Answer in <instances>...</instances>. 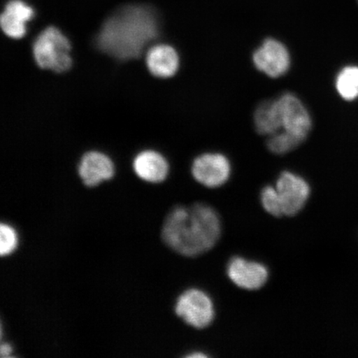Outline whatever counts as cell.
I'll use <instances>...</instances> for the list:
<instances>
[{"label": "cell", "instance_id": "cell-8", "mask_svg": "<svg viewBox=\"0 0 358 358\" xmlns=\"http://www.w3.org/2000/svg\"><path fill=\"white\" fill-rule=\"evenodd\" d=\"M231 166L229 159L220 153H205L196 158L192 173L196 181L208 187H221L229 179Z\"/></svg>", "mask_w": 358, "mask_h": 358}, {"label": "cell", "instance_id": "cell-19", "mask_svg": "<svg viewBox=\"0 0 358 358\" xmlns=\"http://www.w3.org/2000/svg\"><path fill=\"white\" fill-rule=\"evenodd\" d=\"M13 352V348L8 343H2L1 348H0V353H1L2 357H10L11 353Z\"/></svg>", "mask_w": 358, "mask_h": 358}, {"label": "cell", "instance_id": "cell-3", "mask_svg": "<svg viewBox=\"0 0 358 358\" xmlns=\"http://www.w3.org/2000/svg\"><path fill=\"white\" fill-rule=\"evenodd\" d=\"M70 50L69 40L55 27L45 29L34 44V55L37 64L41 69L59 73L69 70L73 64Z\"/></svg>", "mask_w": 358, "mask_h": 358}, {"label": "cell", "instance_id": "cell-16", "mask_svg": "<svg viewBox=\"0 0 358 358\" xmlns=\"http://www.w3.org/2000/svg\"><path fill=\"white\" fill-rule=\"evenodd\" d=\"M303 142L301 138L287 131H280L268 137L267 147L271 153L285 155L296 149Z\"/></svg>", "mask_w": 358, "mask_h": 358}, {"label": "cell", "instance_id": "cell-5", "mask_svg": "<svg viewBox=\"0 0 358 358\" xmlns=\"http://www.w3.org/2000/svg\"><path fill=\"white\" fill-rule=\"evenodd\" d=\"M278 105L281 131L306 140L312 129V118L306 106L292 93H285L276 99Z\"/></svg>", "mask_w": 358, "mask_h": 358}, {"label": "cell", "instance_id": "cell-4", "mask_svg": "<svg viewBox=\"0 0 358 358\" xmlns=\"http://www.w3.org/2000/svg\"><path fill=\"white\" fill-rule=\"evenodd\" d=\"M176 312L186 324L194 328H207L214 320L212 299L203 291L191 289L178 299Z\"/></svg>", "mask_w": 358, "mask_h": 358}, {"label": "cell", "instance_id": "cell-13", "mask_svg": "<svg viewBox=\"0 0 358 358\" xmlns=\"http://www.w3.org/2000/svg\"><path fill=\"white\" fill-rule=\"evenodd\" d=\"M137 176L150 182H160L166 178L169 164L166 159L154 151H145L138 155L134 162Z\"/></svg>", "mask_w": 358, "mask_h": 358}, {"label": "cell", "instance_id": "cell-17", "mask_svg": "<svg viewBox=\"0 0 358 358\" xmlns=\"http://www.w3.org/2000/svg\"><path fill=\"white\" fill-rule=\"evenodd\" d=\"M262 203L266 211L273 216H283L278 192L275 187L267 186L262 192Z\"/></svg>", "mask_w": 358, "mask_h": 358}, {"label": "cell", "instance_id": "cell-15", "mask_svg": "<svg viewBox=\"0 0 358 358\" xmlns=\"http://www.w3.org/2000/svg\"><path fill=\"white\" fill-rule=\"evenodd\" d=\"M335 87L343 100L358 99V66H344L335 79Z\"/></svg>", "mask_w": 358, "mask_h": 358}, {"label": "cell", "instance_id": "cell-12", "mask_svg": "<svg viewBox=\"0 0 358 358\" xmlns=\"http://www.w3.org/2000/svg\"><path fill=\"white\" fill-rule=\"evenodd\" d=\"M146 62L150 73L162 78L173 77L179 66V57L176 49L165 44L150 48L147 53Z\"/></svg>", "mask_w": 358, "mask_h": 358}, {"label": "cell", "instance_id": "cell-14", "mask_svg": "<svg viewBox=\"0 0 358 358\" xmlns=\"http://www.w3.org/2000/svg\"><path fill=\"white\" fill-rule=\"evenodd\" d=\"M254 124L257 131L270 137L281 131L280 116L276 100L261 103L255 111Z\"/></svg>", "mask_w": 358, "mask_h": 358}, {"label": "cell", "instance_id": "cell-10", "mask_svg": "<svg viewBox=\"0 0 358 358\" xmlns=\"http://www.w3.org/2000/svg\"><path fill=\"white\" fill-rule=\"evenodd\" d=\"M79 174L85 185L95 187L113 177L114 165L106 155L90 152L80 161Z\"/></svg>", "mask_w": 358, "mask_h": 358}, {"label": "cell", "instance_id": "cell-18", "mask_svg": "<svg viewBox=\"0 0 358 358\" xmlns=\"http://www.w3.org/2000/svg\"><path fill=\"white\" fill-rule=\"evenodd\" d=\"M17 245L16 231L8 224L0 226V255L8 256L13 252Z\"/></svg>", "mask_w": 358, "mask_h": 358}, {"label": "cell", "instance_id": "cell-1", "mask_svg": "<svg viewBox=\"0 0 358 358\" xmlns=\"http://www.w3.org/2000/svg\"><path fill=\"white\" fill-rule=\"evenodd\" d=\"M221 235V222L215 210L198 203L177 207L165 219L162 238L165 244L185 257H194L211 250Z\"/></svg>", "mask_w": 358, "mask_h": 358}, {"label": "cell", "instance_id": "cell-2", "mask_svg": "<svg viewBox=\"0 0 358 358\" xmlns=\"http://www.w3.org/2000/svg\"><path fill=\"white\" fill-rule=\"evenodd\" d=\"M158 34V21L150 8L127 6L105 22L98 35L97 46L116 59H133L141 55Z\"/></svg>", "mask_w": 358, "mask_h": 358}, {"label": "cell", "instance_id": "cell-6", "mask_svg": "<svg viewBox=\"0 0 358 358\" xmlns=\"http://www.w3.org/2000/svg\"><path fill=\"white\" fill-rule=\"evenodd\" d=\"M253 64L268 78H278L290 69V53L279 40L268 38L254 52Z\"/></svg>", "mask_w": 358, "mask_h": 358}, {"label": "cell", "instance_id": "cell-20", "mask_svg": "<svg viewBox=\"0 0 358 358\" xmlns=\"http://www.w3.org/2000/svg\"><path fill=\"white\" fill-rule=\"evenodd\" d=\"M207 357L204 355H201V353H196V355H192L189 357Z\"/></svg>", "mask_w": 358, "mask_h": 358}, {"label": "cell", "instance_id": "cell-7", "mask_svg": "<svg viewBox=\"0 0 358 358\" xmlns=\"http://www.w3.org/2000/svg\"><path fill=\"white\" fill-rule=\"evenodd\" d=\"M282 211L292 217L301 211L310 194V187L303 178L291 172H283L276 182Z\"/></svg>", "mask_w": 358, "mask_h": 358}, {"label": "cell", "instance_id": "cell-11", "mask_svg": "<svg viewBox=\"0 0 358 358\" xmlns=\"http://www.w3.org/2000/svg\"><path fill=\"white\" fill-rule=\"evenodd\" d=\"M33 8L21 0H12L8 3L1 15L0 24L8 37L21 38L26 34V22L32 19Z\"/></svg>", "mask_w": 358, "mask_h": 358}, {"label": "cell", "instance_id": "cell-9", "mask_svg": "<svg viewBox=\"0 0 358 358\" xmlns=\"http://www.w3.org/2000/svg\"><path fill=\"white\" fill-rule=\"evenodd\" d=\"M227 275L238 287L255 290L261 289L265 285L268 273L266 267L262 264L235 257L232 258L228 264Z\"/></svg>", "mask_w": 358, "mask_h": 358}]
</instances>
